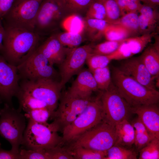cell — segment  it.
Returning a JSON list of instances; mask_svg holds the SVG:
<instances>
[{"instance_id": "obj_1", "label": "cell", "mask_w": 159, "mask_h": 159, "mask_svg": "<svg viewBox=\"0 0 159 159\" xmlns=\"http://www.w3.org/2000/svg\"><path fill=\"white\" fill-rule=\"evenodd\" d=\"M3 26V48L0 54L9 63L16 66L38 47L40 36L23 29Z\"/></svg>"}, {"instance_id": "obj_2", "label": "cell", "mask_w": 159, "mask_h": 159, "mask_svg": "<svg viewBox=\"0 0 159 159\" xmlns=\"http://www.w3.org/2000/svg\"><path fill=\"white\" fill-rule=\"evenodd\" d=\"M114 84L131 107L158 104L159 92L149 88L123 73L118 68L112 69Z\"/></svg>"}, {"instance_id": "obj_3", "label": "cell", "mask_w": 159, "mask_h": 159, "mask_svg": "<svg viewBox=\"0 0 159 159\" xmlns=\"http://www.w3.org/2000/svg\"><path fill=\"white\" fill-rule=\"evenodd\" d=\"M100 95L89 102L83 111L62 131V145L72 142L103 120Z\"/></svg>"}, {"instance_id": "obj_4", "label": "cell", "mask_w": 159, "mask_h": 159, "mask_svg": "<svg viewBox=\"0 0 159 159\" xmlns=\"http://www.w3.org/2000/svg\"><path fill=\"white\" fill-rule=\"evenodd\" d=\"M18 108L5 103L0 112V135L9 142L11 150L19 153L24 132L26 118Z\"/></svg>"}, {"instance_id": "obj_5", "label": "cell", "mask_w": 159, "mask_h": 159, "mask_svg": "<svg viewBox=\"0 0 159 159\" xmlns=\"http://www.w3.org/2000/svg\"><path fill=\"white\" fill-rule=\"evenodd\" d=\"M62 144V137L50 124L39 123L28 120L21 148L27 150L47 149Z\"/></svg>"}, {"instance_id": "obj_6", "label": "cell", "mask_w": 159, "mask_h": 159, "mask_svg": "<svg viewBox=\"0 0 159 159\" xmlns=\"http://www.w3.org/2000/svg\"><path fill=\"white\" fill-rule=\"evenodd\" d=\"M115 126L104 120L69 143V150L82 147L100 151H106L115 144Z\"/></svg>"}, {"instance_id": "obj_7", "label": "cell", "mask_w": 159, "mask_h": 159, "mask_svg": "<svg viewBox=\"0 0 159 159\" xmlns=\"http://www.w3.org/2000/svg\"><path fill=\"white\" fill-rule=\"evenodd\" d=\"M37 47L16 66L20 80H58L59 74Z\"/></svg>"}, {"instance_id": "obj_8", "label": "cell", "mask_w": 159, "mask_h": 159, "mask_svg": "<svg viewBox=\"0 0 159 159\" xmlns=\"http://www.w3.org/2000/svg\"><path fill=\"white\" fill-rule=\"evenodd\" d=\"M43 0H15L4 16L3 25L34 32L36 18Z\"/></svg>"}, {"instance_id": "obj_9", "label": "cell", "mask_w": 159, "mask_h": 159, "mask_svg": "<svg viewBox=\"0 0 159 159\" xmlns=\"http://www.w3.org/2000/svg\"><path fill=\"white\" fill-rule=\"evenodd\" d=\"M20 88L34 97L45 103L54 113L57 108L62 88L60 82L50 79L35 81L21 80Z\"/></svg>"}, {"instance_id": "obj_10", "label": "cell", "mask_w": 159, "mask_h": 159, "mask_svg": "<svg viewBox=\"0 0 159 159\" xmlns=\"http://www.w3.org/2000/svg\"><path fill=\"white\" fill-rule=\"evenodd\" d=\"M100 94L104 121L115 126L120 122L128 119L131 107L119 92L112 82L106 90Z\"/></svg>"}, {"instance_id": "obj_11", "label": "cell", "mask_w": 159, "mask_h": 159, "mask_svg": "<svg viewBox=\"0 0 159 159\" xmlns=\"http://www.w3.org/2000/svg\"><path fill=\"white\" fill-rule=\"evenodd\" d=\"M91 97L81 98L73 96L67 91L61 95L57 109L51 118L54 120L51 123L57 132L72 122L84 110Z\"/></svg>"}, {"instance_id": "obj_12", "label": "cell", "mask_w": 159, "mask_h": 159, "mask_svg": "<svg viewBox=\"0 0 159 159\" xmlns=\"http://www.w3.org/2000/svg\"><path fill=\"white\" fill-rule=\"evenodd\" d=\"M66 16L58 0H43L36 18L34 32L40 36L52 33Z\"/></svg>"}, {"instance_id": "obj_13", "label": "cell", "mask_w": 159, "mask_h": 159, "mask_svg": "<svg viewBox=\"0 0 159 159\" xmlns=\"http://www.w3.org/2000/svg\"><path fill=\"white\" fill-rule=\"evenodd\" d=\"M93 46L90 44L72 48L59 65L60 83L62 87L73 76L82 70L87 58L92 54Z\"/></svg>"}, {"instance_id": "obj_14", "label": "cell", "mask_w": 159, "mask_h": 159, "mask_svg": "<svg viewBox=\"0 0 159 159\" xmlns=\"http://www.w3.org/2000/svg\"><path fill=\"white\" fill-rule=\"evenodd\" d=\"M20 80L16 66L0 54V98L2 101L12 106V97L20 89Z\"/></svg>"}, {"instance_id": "obj_15", "label": "cell", "mask_w": 159, "mask_h": 159, "mask_svg": "<svg viewBox=\"0 0 159 159\" xmlns=\"http://www.w3.org/2000/svg\"><path fill=\"white\" fill-rule=\"evenodd\" d=\"M118 68L123 73L143 85L156 90V83L154 81L155 78L151 76L140 56L127 59Z\"/></svg>"}, {"instance_id": "obj_16", "label": "cell", "mask_w": 159, "mask_h": 159, "mask_svg": "<svg viewBox=\"0 0 159 159\" xmlns=\"http://www.w3.org/2000/svg\"><path fill=\"white\" fill-rule=\"evenodd\" d=\"M135 114L153 138H159V108L158 104L131 107Z\"/></svg>"}, {"instance_id": "obj_17", "label": "cell", "mask_w": 159, "mask_h": 159, "mask_svg": "<svg viewBox=\"0 0 159 159\" xmlns=\"http://www.w3.org/2000/svg\"><path fill=\"white\" fill-rule=\"evenodd\" d=\"M77 75L67 92L75 97H91L92 92L98 89L92 72L89 69H82Z\"/></svg>"}, {"instance_id": "obj_18", "label": "cell", "mask_w": 159, "mask_h": 159, "mask_svg": "<svg viewBox=\"0 0 159 159\" xmlns=\"http://www.w3.org/2000/svg\"><path fill=\"white\" fill-rule=\"evenodd\" d=\"M72 48L66 47L53 33L39 45L37 49L53 65L62 63Z\"/></svg>"}, {"instance_id": "obj_19", "label": "cell", "mask_w": 159, "mask_h": 159, "mask_svg": "<svg viewBox=\"0 0 159 159\" xmlns=\"http://www.w3.org/2000/svg\"><path fill=\"white\" fill-rule=\"evenodd\" d=\"M155 42L150 45L140 56L143 63L151 75L155 78L159 74V39L157 35Z\"/></svg>"}, {"instance_id": "obj_20", "label": "cell", "mask_w": 159, "mask_h": 159, "mask_svg": "<svg viewBox=\"0 0 159 159\" xmlns=\"http://www.w3.org/2000/svg\"><path fill=\"white\" fill-rule=\"evenodd\" d=\"M115 128L116 140L114 145L129 147L134 144L135 130L128 119L117 123Z\"/></svg>"}, {"instance_id": "obj_21", "label": "cell", "mask_w": 159, "mask_h": 159, "mask_svg": "<svg viewBox=\"0 0 159 159\" xmlns=\"http://www.w3.org/2000/svg\"><path fill=\"white\" fill-rule=\"evenodd\" d=\"M85 29L83 33L86 37L91 42H96L104 36L105 30L110 24L105 19H98L84 18Z\"/></svg>"}, {"instance_id": "obj_22", "label": "cell", "mask_w": 159, "mask_h": 159, "mask_svg": "<svg viewBox=\"0 0 159 159\" xmlns=\"http://www.w3.org/2000/svg\"><path fill=\"white\" fill-rule=\"evenodd\" d=\"M131 123L135 130L134 144L137 150L139 151L154 138L138 117Z\"/></svg>"}, {"instance_id": "obj_23", "label": "cell", "mask_w": 159, "mask_h": 159, "mask_svg": "<svg viewBox=\"0 0 159 159\" xmlns=\"http://www.w3.org/2000/svg\"><path fill=\"white\" fill-rule=\"evenodd\" d=\"M15 97L19 102V108L21 110H23L25 113L31 110L39 108H47L50 110L45 103L34 97L20 88Z\"/></svg>"}, {"instance_id": "obj_24", "label": "cell", "mask_w": 159, "mask_h": 159, "mask_svg": "<svg viewBox=\"0 0 159 159\" xmlns=\"http://www.w3.org/2000/svg\"><path fill=\"white\" fill-rule=\"evenodd\" d=\"M157 34V32H153L130 37L125 39L124 40L133 56L142 51Z\"/></svg>"}, {"instance_id": "obj_25", "label": "cell", "mask_w": 159, "mask_h": 159, "mask_svg": "<svg viewBox=\"0 0 159 159\" xmlns=\"http://www.w3.org/2000/svg\"><path fill=\"white\" fill-rule=\"evenodd\" d=\"M67 16L76 14L80 15L86 13L93 0H58Z\"/></svg>"}, {"instance_id": "obj_26", "label": "cell", "mask_w": 159, "mask_h": 159, "mask_svg": "<svg viewBox=\"0 0 159 159\" xmlns=\"http://www.w3.org/2000/svg\"><path fill=\"white\" fill-rule=\"evenodd\" d=\"M60 25L66 32L83 34L85 21L81 15L73 14L67 16L62 21Z\"/></svg>"}, {"instance_id": "obj_27", "label": "cell", "mask_w": 159, "mask_h": 159, "mask_svg": "<svg viewBox=\"0 0 159 159\" xmlns=\"http://www.w3.org/2000/svg\"><path fill=\"white\" fill-rule=\"evenodd\" d=\"M137 13L131 12L122 16L116 23L120 25L127 30L131 37L140 35L139 15Z\"/></svg>"}, {"instance_id": "obj_28", "label": "cell", "mask_w": 159, "mask_h": 159, "mask_svg": "<svg viewBox=\"0 0 159 159\" xmlns=\"http://www.w3.org/2000/svg\"><path fill=\"white\" fill-rule=\"evenodd\" d=\"M105 159H136L137 154L132 149L117 145H114L106 151Z\"/></svg>"}, {"instance_id": "obj_29", "label": "cell", "mask_w": 159, "mask_h": 159, "mask_svg": "<svg viewBox=\"0 0 159 159\" xmlns=\"http://www.w3.org/2000/svg\"><path fill=\"white\" fill-rule=\"evenodd\" d=\"M104 36L107 41H114L123 40L131 37L127 30L117 23L109 24L105 30Z\"/></svg>"}, {"instance_id": "obj_30", "label": "cell", "mask_w": 159, "mask_h": 159, "mask_svg": "<svg viewBox=\"0 0 159 159\" xmlns=\"http://www.w3.org/2000/svg\"><path fill=\"white\" fill-rule=\"evenodd\" d=\"M74 159H105L106 151H100L82 147H77L69 150Z\"/></svg>"}, {"instance_id": "obj_31", "label": "cell", "mask_w": 159, "mask_h": 159, "mask_svg": "<svg viewBox=\"0 0 159 159\" xmlns=\"http://www.w3.org/2000/svg\"><path fill=\"white\" fill-rule=\"evenodd\" d=\"M58 39L64 46L70 48L78 47L84 41L83 34L75 33L65 31L59 33H54Z\"/></svg>"}, {"instance_id": "obj_32", "label": "cell", "mask_w": 159, "mask_h": 159, "mask_svg": "<svg viewBox=\"0 0 159 159\" xmlns=\"http://www.w3.org/2000/svg\"><path fill=\"white\" fill-rule=\"evenodd\" d=\"M91 72L98 89L102 91L107 90L112 83L110 72L108 66L95 69Z\"/></svg>"}, {"instance_id": "obj_33", "label": "cell", "mask_w": 159, "mask_h": 159, "mask_svg": "<svg viewBox=\"0 0 159 159\" xmlns=\"http://www.w3.org/2000/svg\"><path fill=\"white\" fill-rule=\"evenodd\" d=\"M106 11L105 20L110 24L116 23L121 17V11L116 0H100Z\"/></svg>"}, {"instance_id": "obj_34", "label": "cell", "mask_w": 159, "mask_h": 159, "mask_svg": "<svg viewBox=\"0 0 159 159\" xmlns=\"http://www.w3.org/2000/svg\"><path fill=\"white\" fill-rule=\"evenodd\" d=\"M139 152V159H159V138L153 139Z\"/></svg>"}, {"instance_id": "obj_35", "label": "cell", "mask_w": 159, "mask_h": 159, "mask_svg": "<svg viewBox=\"0 0 159 159\" xmlns=\"http://www.w3.org/2000/svg\"><path fill=\"white\" fill-rule=\"evenodd\" d=\"M54 113L47 108H39L30 110L25 112L24 115L28 120L39 123H46Z\"/></svg>"}, {"instance_id": "obj_36", "label": "cell", "mask_w": 159, "mask_h": 159, "mask_svg": "<svg viewBox=\"0 0 159 159\" xmlns=\"http://www.w3.org/2000/svg\"><path fill=\"white\" fill-rule=\"evenodd\" d=\"M85 17L98 19H105V9L100 0H93L88 6Z\"/></svg>"}, {"instance_id": "obj_37", "label": "cell", "mask_w": 159, "mask_h": 159, "mask_svg": "<svg viewBox=\"0 0 159 159\" xmlns=\"http://www.w3.org/2000/svg\"><path fill=\"white\" fill-rule=\"evenodd\" d=\"M123 40L117 41L107 40L96 45H94L92 54L103 55L111 54L117 50Z\"/></svg>"}, {"instance_id": "obj_38", "label": "cell", "mask_w": 159, "mask_h": 159, "mask_svg": "<svg viewBox=\"0 0 159 159\" xmlns=\"http://www.w3.org/2000/svg\"><path fill=\"white\" fill-rule=\"evenodd\" d=\"M112 61L108 55H97L91 54L86 62L89 69L91 72L98 68L108 66Z\"/></svg>"}, {"instance_id": "obj_39", "label": "cell", "mask_w": 159, "mask_h": 159, "mask_svg": "<svg viewBox=\"0 0 159 159\" xmlns=\"http://www.w3.org/2000/svg\"><path fill=\"white\" fill-rule=\"evenodd\" d=\"M46 151L49 159H74L71 151L66 147L58 145Z\"/></svg>"}, {"instance_id": "obj_40", "label": "cell", "mask_w": 159, "mask_h": 159, "mask_svg": "<svg viewBox=\"0 0 159 159\" xmlns=\"http://www.w3.org/2000/svg\"><path fill=\"white\" fill-rule=\"evenodd\" d=\"M121 16L129 13L138 11L142 4L139 0H116Z\"/></svg>"}, {"instance_id": "obj_41", "label": "cell", "mask_w": 159, "mask_h": 159, "mask_svg": "<svg viewBox=\"0 0 159 159\" xmlns=\"http://www.w3.org/2000/svg\"><path fill=\"white\" fill-rule=\"evenodd\" d=\"M20 159H49L46 149L27 150L20 148Z\"/></svg>"}, {"instance_id": "obj_42", "label": "cell", "mask_w": 159, "mask_h": 159, "mask_svg": "<svg viewBox=\"0 0 159 159\" xmlns=\"http://www.w3.org/2000/svg\"><path fill=\"white\" fill-rule=\"evenodd\" d=\"M108 55L112 60L127 59L133 56L124 39L116 51Z\"/></svg>"}, {"instance_id": "obj_43", "label": "cell", "mask_w": 159, "mask_h": 159, "mask_svg": "<svg viewBox=\"0 0 159 159\" xmlns=\"http://www.w3.org/2000/svg\"><path fill=\"white\" fill-rule=\"evenodd\" d=\"M15 0H0V19L1 20L9 11Z\"/></svg>"}, {"instance_id": "obj_44", "label": "cell", "mask_w": 159, "mask_h": 159, "mask_svg": "<svg viewBox=\"0 0 159 159\" xmlns=\"http://www.w3.org/2000/svg\"><path fill=\"white\" fill-rule=\"evenodd\" d=\"M1 146L0 143V159H20V153H16L11 149L5 150Z\"/></svg>"}, {"instance_id": "obj_45", "label": "cell", "mask_w": 159, "mask_h": 159, "mask_svg": "<svg viewBox=\"0 0 159 159\" xmlns=\"http://www.w3.org/2000/svg\"><path fill=\"white\" fill-rule=\"evenodd\" d=\"M1 20L0 19V52L3 48V41L5 33V29Z\"/></svg>"}, {"instance_id": "obj_46", "label": "cell", "mask_w": 159, "mask_h": 159, "mask_svg": "<svg viewBox=\"0 0 159 159\" xmlns=\"http://www.w3.org/2000/svg\"><path fill=\"white\" fill-rule=\"evenodd\" d=\"M142 4L153 6H158L159 0H139Z\"/></svg>"}, {"instance_id": "obj_47", "label": "cell", "mask_w": 159, "mask_h": 159, "mask_svg": "<svg viewBox=\"0 0 159 159\" xmlns=\"http://www.w3.org/2000/svg\"><path fill=\"white\" fill-rule=\"evenodd\" d=\"M2 100L0 98V112L1 109V108L0 107V105H1V104L2 103Z\"/></svg>"}]
</instances>
